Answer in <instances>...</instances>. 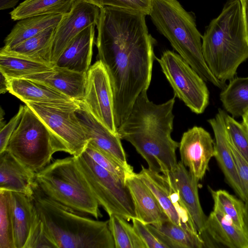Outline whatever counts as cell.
Here are the masks:
<instances>
[{
  "label": "cell",
  "instance_id": "6da1fadb",
  "mask_svg": "<svg viewBox=\"0 0 248 248\" xmlns=\"http://www.w3.org/2000/svg\"><path fill=\"white\" fill-rule=\"evenodd\" d=\"M146 16L111 6L100 8L96 26L97 56L110 77L117 130L150 84L156 42L149 33Z\"/></svg>",
  "mask_w": 248,
  "mask_h": 248
},
{
  "label": "cell",
  "instance_id": "7a4b0ae2",
  "mask_svg": "<svg viewBox=\"0 0 248 248\" xmlns=\"http://www.w3.org/2000/svg\"><path fill=\"white\" fill-rule=\"evenodd\" d=\"M175 97L156 104L149 100L147 91H142L118 129L121 139L134 147L148 168L162 174L172 170L178 163L176 151L179 143L171 137Z\"/></svg>",
  "mask_w": 248,
  "mask_h": 248
},
{
  "label": "cell",
  "instance_id": "3957f363",
  "mask_svg": "<svg viewBox=\"0 0 248 248\" xmlns=\"http://www.w3.org/2000/svg\"><path fill=\"white\" fill-rule=\"evenodd\" d=\"M202 54L208 68L218 80L234 78L239 65L248 58L241 0H230L213 19L202 36Z\"/></svg>",
  "mask_w": 248,
  "mask_h": 248
},
{
  "label": "cell",
  "instance_id": "277c9868",
  "mask_svg": "<svg viewBox=\"0 0 248 248\" xmlns=\"http://www.w3.org/2000/svg\"><path fill=\"white\" fill-rule=\"evenodd\" d=\"M32 197L56 248H115L108 220H96L68 209L43 195L36 186Z\"/></svg>",
  "mask_w": 248,
  "mask_h": 248
},
{
  "label": "cell",
  "instance_id": "5b68a950",
  "mask_svg": "<svg viewBox=\"0 0 248 248\" xmlns=\"http://www.w3.org/2000/svg\"><path fill=\"white\" fill-rule=\"evenodd\" d=\"M149 16L159 32L205 81L222 90L226 86L208 68L195 19L177 0H152Z\"/></svg>",
  "mask_w": 248,
  "mask_h": 248
},
{
  "label": "cell",
  "instance_id": "8992f818",
  "mask_svg": "<svg viewBox=\"0 0 248 248\" xmlns=\"http://www.w3.org/2000/svg\"><path fill=\"white\" fill-rule=\"evenodd\" d=\"M35 180L40 193L64 207L96 219L102 217L75 156L54 160L36 173Z\"/></svg>",
  "mask_w": 248,
  "mask_h": 248
},
{
  "label": "cell",
  "instance_id": "52a82bcc",
  "mask_svg": "<svg viewBox=\"0 0 248 248\" xmlns=\"http://www.w3.org/2000/svg\"><path fill=\"white\" fill-rule=\"evenodd\" d=\"M6 150L35 173L50 163L56 152L67 153L65 146L27 105Z\"/></svg>",
  "mask_w": 248,
  "mask_h": 248
},
{
  "label": "cell",
  "instance_id": "ba28073f",
  "mask_svg": "<svg viewBox=\"0 0 248 248\" xmlns=\"http://www.w3.org/2000/svg\"><path fill=\"white\" fill-rule=\"evenodd\" d=\"M75 158L93 195L109 217L116 215L127 221L137 218L134 203L126 184L98 165L85 151Z\"/></svg>",
  "mask_w": 248,
  "mask_h": 248
},
{
  "label": "cell",
  "instance_id": "9c48e42d",
  "mask_svg": "<svg viewBox=\"0 0 248 248\" xmlns=\"http://www.w3.org/2000/svg\"><path fill=\"white\" fill-rule=\"evenodd\" d=\"M174 95L193 112L202 113L209 104V92L202 78L178 54L164 51L155 58Z\"/></svg>",
  "mask_w": 248,
  "mask_h": 248
},
{
  "label": "cell",
  "instance_id": "30bf717a",
  "mask_svg": "<svg viewBox=\"0 0 248 248\" xmlns=\"http://www.w3.org/2000/svg\"><path fill=\"white\" fill-rule=\"evenodd\" d=\"M67 150L75 157L85 150L88 140L77 116L78 101L67 103L26 102Z\"/></svg>",
  "mask_w": 248,
  "mask_h": 248
},
{
  "label": "cell",
  "instance_id": "8fae6325",
  "mask_svg": "<svg viewBox=\"0 0 248 248\" xmlns=\"http://www.w3.org/2000/svg\"><path fill=\"white\" fill-rule=\"evenodd\" d=\"M92 114L112 133L119 135L115 122L114 98L108 71L102 62L96 61L86 74L82 100Z\"/></svg>",
  "mask_w": 248,
  "mask_h": 248
},
{
  "label": "cell",
  "instance_id": "7c38bea8",
  "mask_svg": "<svg viewBox=\"0 0 248 248\" xmlns=\"http://www.w3.org/2000/svg\"><path fill=\"white\" fill-rule=\"evenodd\" d=\"M137 174L155 194L171 222L192 234H199L177 189L166 175L143 166Z\"/></svg>",
  "mask_w": 248,
  "mask_h": 248
},
{
  "label": "cell",
  "instance_id": "4fadbf2b",
  "mask_svg": "<svg viewBox=\"0 0 248 248\" xmlns=\"http://www.w3.org/2000/svg\"><path fill=\"white\" fill-rule=\"evenodd\" d=\"M100 8L88 0H76L70 11L63 15L56 27L52 42L50 63L53 67L71 41L91 25L96 26Z\"/></svg>",
  "mask_w": 248,
  "mask_h": 248
},
{
  "label": "cell",
  "instance_id": "5bb4252c",
  "mask_svg": "<svg viewBox=\"0 0 248 248\" xmlns=\"http://www.w3.org/2000/svg\"><path fill=\"white\" fill-rule=\"evenodd\" d=\"M215 141L203 128L195 126L184 132L179 143L181 161L198 181L208 170L215 155Z\"/></svg>",
  "mask_w": 248,
  "mask_h": 248
},
{
  "label": "cell",
  "instance_id": "9a60e30c",
  "mask_svg": "<svg viewBox=\"0 0 248 248\" xmlns=\"http://www.w3.org/2000/svg\"><path fill=\"white\" fill-rule=\"evenodd\" d=\"M77 116L84 129L88 143L127 164L126 153L119 135L112 133L89 111L82 101H78Z\"/></svg>",
  "mask_w": 248,
  "mask_h": 248
},
{
  "label": "cell",
  "instance_id": "2e32d148",
  "mask_svg": "<svg viewBox=\"0 0 248 248\" xmlns=\"http://www.w3.org/2000/svg\"><path fill=\"white\" fill-rule=\"evenodd\" d=\"M226 112L219 108L215 116L207 120L215 137V155L216 160L229 186L237 196L245 201L244 193L227 135L225 126Z\"/></svg>",
  "mask_w": 248,
  "mask_h": 248
},
{
  "label": "cell",
  "instance_id": "e0dca14e",
  "mask_svg": "<svg viewBox=\"0 0 248 248\" xmlns=\"http://www.w3.org/2000/svg\"><path fill=\"white\" fill-rule=\"evenodd\" d=\"M177 189L180 198L188 210L199 235L205 230L207 217L200 203L198 181L188 170L179 161L170 171L165 174Z\"/></svg>",
  "mask_w": 248,
  "mask_h": 248
},
{
  "label": "cell",
  "instance_id": "ac0fdd59",
  "mask_svg": "<svg viewBox=\"0 0 248 248\" xmlns=\"http://www.w3.org/2000/svg\"><path fill=\"white\" fill-rule=\"evenodd\" d=\"M200 236L205 248L211 247L210 240L230 248H248V236L217 211L213 210L206 220L205 230Z\"/></svg>",
  "mask_w": 248,
  "mask_h": 248
},
{
  "label": "cell",
  "instance_id": "d6986e66",
  "mask_svg": "<svg viewBox=\"0 0 248 248\" xmlns=\"http://www.w3.org/2000/svg\"><path fill=\"white\" fill-rule=\"evenodd\" d=\"M95 26L91 25L78 34L65 48L54 66L87 74L93 55Z\"/></svg>",
  "mask_w": 248,
  "mask_h": 248
},
{
  "label": "cell",
  "instance_id": "ffe728a7",
  "mask_svg": "<svg viewBox=\"0 0 248 248\" xmlns=\"http://www.w3.org/2000/svg\"><path fill=\"white\" fill-rule=\"evenodd\" d=\"M132 197L137 218L145 224H155L169 218L156 197L135 173L126 181Z\"/></svg>",
  "mask_w": 248,
  "mask_h": 248
},
{
  "label": "cell",
  "instance_id": "44dd1931",
  "mask_svg": "<svg viewBox=\"0 0 248 248\" xmlns=\"http://www.w3.org/2000/svg\"><path fill=\"white\" fill-rule=\"evenodd\" d=\"M35 174L7 150L0 153V190L31 197L36 186Z\"/></svg>",
  "mask_w": 248,
  "mask_h": 248
},
{
  "label": "cell",
  "instance_id": "7402d4cb",
  "mask_svg": "<svg viewBox=\"0 0 248 248\" xmlns=\"http://www.w3.org/2000/svg\"><path fill=\"white\" fill-rule=\"evenodd\" d=\"M44 83L75 101L83 99L86 74L54 66L52 70L23 78Z\"/></svg>",
  "mask_w": 248,
  "mask_h": 248
},
{
  "label": "cell",
  "instance_id": "603a6c76",
  "mask_svg": "<svg viewBox=\"0 0 248 248\" xmlns=\"http://www.w3.org/2000/svg\"><path fill=\"white\" fill-rule=\"evenodd\" d=\"M8 80L9 92L25 103L60 104L77 101L40 82L23 78Z\"/></svg>",
  "mask_w": 248,
  "mask_h": 248
},
{
  "label": "cell",
  "instance_id": "cb8c5ba5",
  "mask_svg": "<svg viewBox=\"0 0 248 248\" xmlns=\"http://www.w3.org/2000/svg\"><path fill=\"white\" fill-rule=\"evenodd\" d=\"M32 196L10 191L15 248H24L36 213Z\"/></svg>",
  "mask_w": 248,
  "mask_h": 248
},
{
  "label": "cell",
  "instance_id": "d4e9b609",
  "mask_svg": "<svg viewBox=\"0 0 248 248\" xmlns=\"http://www.w3.org/2000/svg\"><path fill=\"white\" fill-rule=\"evenodd\" d=\"M57 26L49 27L12 48H1L0 53L16 56L51 65L49 61L50 51Z\"/></svg>",
  "mask_w": 248,
  "mask_h": 248
},
{
  "label": "cell",
  "instance_id": "484cf974",
  "mask_svg": "<svg viewBox=\"0 0 248 248\" xmlns=\"http://www.w3.org/2000/svg\"><path fill=\"white\" fill-rule=\"evenodd\" d=\"M63 15L37 16L20 20L4 40V49H10L45 30L57 26Z\"/></svg>",
  "mask_w": 248,
  "mask_h": 248
},
{
  "label": "cell",
  "instance_id": "4316f807",
  "mask_svg": "<svg viewBox=\"0 0 248 248\" xmlns=\"http://www.w3.org/2000/svg\"><path fill=\"white\" fill-rule=\"evenodd\" d=\"M167 248H204L199 234L190 233L170 219L155 224H147Z\"/></svg>",
  "mask_w": 248,
  "mask_h": 248
},
{
  "label": "cell",
  "instance_id": "83f0119b",
  "mask_svg": "<svg viewBox=\"0 0 248 248\" xmlns=\"http://www.w3.org/2000/svg\"><path fill=\"white\" fill-rule=\"evenodd\" d=\"M76 0H25L10 13L14 21L30 17L51 15H65Z\"/></svg>",
  "mask_w": 248,
  "mask_h": 248
},
{
  "label": "cell",
  "instance_id": "f1b7e54d",
  "mask_svg": "<svg viewBox=\"0 0 248 248\" xmlns=\"http://www.w3.org/2000/svg\"><path fill=\"white\" fill-rule=\"evenodd\" d=\"M229 81L220 93V100L232 117H242L248 108V77H236Z\"/></svg>",
  "mask_w": 248,
  "mask_h": 248
},
{
  "label": "cell",
  "instance_id": "f546056e",
  "mask_svg": "<svg viewBox=\"0 0 248 248\" xmlns=\"http://www.w3.org/2000/svg\"><path fill=\"white\" fill-rule=\"evenodd\" d=\"M49 64L16 56L0 53V72L8 79L25 77L51 71Z\"/></svg>",
  "mask_w": 248,
  "mask_h": 248
},
{
  "label": "cell",
  "instance_id": "4dcf8cb0",
  "mask_svg": "<svg viewBox=\"0 0 248 248\" xmlns=\"http://www.w3.org/2000/svg\"><path fill=\"white\" fill-rule=\"evenodd\" d=\"M214 201L213 210L221 214L243 230L245 202L225 190H213L208 186Z\"/></svg>",
  "mask_w": 248,
  "mask_h": 248
},
{
  "label": "cell",
  "instance_id": "1f68e13d",
  "mask_svg": "<svg viewBox=\"0 0 248 248\" xmlns=\"http://www.w3.org/2000/svg\"><path fill=\"white\" fill-rule=\"evenodd\" d=\"M108 226L115 248H146L140 236L127 220L121 216H109Z\"/></svg>",
  "mask_w": 248,
  "mask_h": 248
},
{
  "label": "cell",
  "instance_id": "d6a6232c",
  "mask_svg": "<svg viewBox=\"0 0 248 248\" xmlns=\"http://www.w3.org/2000/svg\"><path fill=\"white\" fill-rule=\"evenodd\" d=\"M85 151L98 165L113 174L125 184L127 179L135 173L129 164L119 161L89 143Z\"/></svg>",
  "mask_w": 248,
  "mask_h": 248
},
{
  "label": "cell",
  "instance_id": "836d02e7",
  "mask_svg": "<svg viewBox=\"0 0 248 248\" xmlns=\"http://www.w3.org/2000/svg\"><path fill=\"white\" fill-rule=\"evenodd\" d=\"M0 248H15L10 191L0 190Z\"/></svg>",
  "mask_w": 248,
  "mask_h": 248
},
{
  "label": "cell",
  "instance_id": "e575fe53",
  "mask_svg": "<svg viewBox=\"0 0 248 248\" xmlns=\"http://www.w3.org/2000/svg\"><path fill=\"white\" fill-rule=\"evenodd\" d=\"M225 129L230 143L248 163V132L242 123L237 121L226 112Z\"/></svg>",
  "mask_w": 248,
  "mask_h": 248
},
{
  "label": "cell",
  "instance_id": "d590c367",
  "mask_svg": "<svg viewBox=\"0 0 248 248\" xmlns=\"http://www.w3.org/2000/svg\"><path fill=\"white\" fill-rule=\"evenodd\" d=\"M56 248L47 233L44 223L36 210V213L24 248Z\"/></svg>",
  "mask_w": 248,
  "mask_h": 248
},
{
  "label": "cell",
  "instance_id": "8d00e7d4",
  "mask_svg": "<svg viewBox=\"0 0 248 248\" xmlns=\"http://www.w3.org/2000/svg\"><path fill=\"white\" fill-rule=\"evenodd\" d=\"M99 7L111 6L140 12L149 15L152 0H88Z\"/></svg>",
  "mask_w": 248,
  "mask_h": 248
},
{
  "label": "cell",
  "instance_id": "74e56055",
  "mask_svg": "<svg viewBox=\"0 0 248 248\" xmlns=\"http://www.w3.org/2000/svg\"><path fill=\"white\" fill-rule=\"evenodd\" d=\"M132 221L134 229L145 244L146 248H167L147 224L136 218L132 219Z\"/></svg>",
  "mask_w": 248,
  "mask_h": 248
},
{
  "label": "cell",
  "instance_id": "f35d334b",
  "mask_svg": "<svg viewBox=\"0 0 248 248\" xmlns=\"http://www.w3.org/2000/svg\"><path fill=\"white\" fill-rule=\"evenodd\" d=\"M230 143V142H229ZM237 174L244 193L245 201L248 202V163L238 151L230 143Z\"/></svg>",
  "mask_w": 248,
  "mask_h": 248
},
{
  "label": "cell",
  "instance_id": "ab89813d",
  "mask_svg": "<svg viewBox=\"0 0 248 248\" xmlns=\"http://www.w3.org/2000/svg\"><path fill=\"white\" fill-rule=\"evenodd\" d=\"M24 109V106H20L18 112L0 129V153L6 150L12 135L20 122Z\"/></svg>",
  "mask_w": 248,
  "mask_h": 248
},
{
  "label": "cell",
  "instance_id": "60d3db41",
  "mask_svg": "<svg viewBox=\"0 0 248 248\" xmlns=\"http://www.w3.org/2000/svg\"><path fill=\"white\" fill-rule=\"evenodd\" d=\"M247 41L248 42V0H241Z\"/></svg>",
  "mask_w": 248,
  "mask_h": 248
},
{
  "label": "cell",
  "instance_id": "b9f144b4",
  "mask_svg": "<svg viewBox=\"0 0 248 248\" xmlns=\"http://www.w3.org/2000/svg\"><path fill=\"white\" fill-rule=\"evenodd\" d=\"M0 73V93L3 94L9 92V80L1 72Z\"/></svg>",
  "mask_w": 248,
  "mask_h": 248
},
{
  "label": "cell",
  "instance_id": "7bdbcfd3",
  "mask_svg": "<svg viewBox=\"0 0 248 248\" xmlns=\"http://www.w3.org/2000/svg\"><path fill=\"white\" fill-rule=\"evenodd\" d=\"M19 0H0V9L4 10L14 7Z\"/></svg>",
  "mask_w": 248,
  "mask_h": 248
},
{
  "label": "cell",
  "instance_id": "ee69618b",
  "mask_svg": "<svg viewBox=\"0 0 248 248\" xmlns=\"http://www.w3.org/2000/svg\"><path fill=\"white\" fill-rule=\"evenodd\" d=\"M243 230L248 236V202H245V209L243 216Z\"/></svg>",
  "mask_w": 248,
  "mask_h": 248
},
{
  "label": "cell",
  "instance_id": "f6af8a7d",
  "mask_svg": "<svg viewBox=\"0 0 248 248\" xmlns=\"http://www.w3.org/2000/svg\"><path fill=\"white\" fill-rule=\"evenodd\" d=\"M242 117V123L246 128L248 132V108L246 110L243 115Z\"/></svg>",
  "mask_w": 248,
  "mask_h": 248
}]
</instances>
